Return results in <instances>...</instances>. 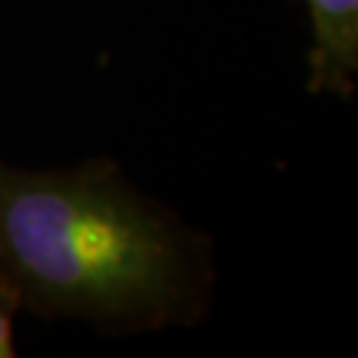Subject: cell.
<instances>
[{
  "mask_svg": "<svg viewBox=\"0 0 358 358\" xmlns=\"http://www.w3.org/2000/svg\"><path fill=\"white\" fill-rule=\"evenodd\" d=\"M16 356V340H13V310L0 300V358Z\"/></svg>",
  "mask_w": 358,
  "mask_h": 358,
  "instance_id": "3",
  "label": "cell"
},
{
  "mask_svg": "<svg viewBox=\"0 0 358 358\" xmlns=\"http://www.w3.org/2000/svg\"><path fill=\"white\" fill-rule=\"evenodd\" d=\"M306 8L310 22L308 93L353 101L358 88V0H306Z\"/></svg>",
  "mask_w": 358,
  "mask_h": 358,
  "instance_id": "2",
  "label": "cell"
},
{
  "mask_svg": "<svg viewBox=\"0 0 358 358\" xmlns=\"http://www.w3.org/2000/svg\"><path fill=\"white\" fill-rule=\"evenodd\" d=\"M215 289L213 239L112 157L27 170L0 157V300L106 334L192 329Z\"/></svg>",
  "mask_w": 358,
  "mask_h": 358,
  "instance_id": "1",
  "label": "cell"
}]
</instances>
